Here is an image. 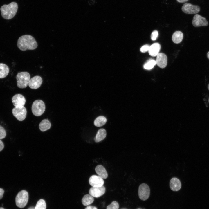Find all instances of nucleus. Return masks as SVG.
<instances>
[{"label":"nucleus","mask_w":209,"mask_h":209,"mask_svg":"<svg viewBox=\"0 0 209 209\" xmlns=\"http://www.w3.org/2000/svg\"><path fill=\"white\" fill-rule=\"evenodd\" d=\"M17 45L18 48L22 51L35 50L38 46L34 38L29 35L20 36L18 39Z\"/></svg>","instance_id":"obj_1"},{"label":"nucleus","mask_w":209,"mask_h":209,"mask_svg":"<svg viewBox=\"0 0 209 209\" xmlns=\"http://www.w3.org/2000/svg\"><path fill=\"white\" fill-rule=\"evenodd\" d=\"M18 8V4L15 2H12L8 5H3L0 8L2 17L7 20L12 19L16 14Z\"/></svg>","instance_id":"obj_2"},{"label":"nucleus","mask_w":209,"mask_h":209,"mask_svg":"<svg viewBox=\"0 0 209 209\" xmlns=\"http://www.w3.org/2000/svg\"><path fill=\"white\" fill-rule=\"evenodd\" d=\"M16 78L17 87L20 88H24L28 84L30 76L27 72H21L17 74Z\"/></svg>","instance_id":"obj_3"},{"label":"nucleus","mask_w":209,"mask_h":209,"mask_svg":"<svg viewBox=\"0 0 209 209\" xmlns=\"http://www.w3.org/2000/svg\"><path fill=\"white\" fill-rule=\"evenodd\" d=\"M28 194L27 191L22 190L19 192L15 197L17 206L20 208H24L28 203Z\"/></svg>","instance_id":"obj_4"},{"label":"nucleus","mask_w":209,"mask_h":209,"mask_svg":"<svg viewBox=\"0 0 209 209\" xmlns=\"http://www.w3.org/2000/svg\"><path fill=\"white\" fill-rule=\"evenodd\" d=\"M45 108V104L42 100H36L32 104V111L35 116H40L44 112Z\"/></svg>","instance_id":"obj_5"},{"label":"nucleus","mask_w":209,"mask_h":209,"mask_svg":"<svg viewBox=\"0 0 209 209\" xmlns=\"http://www.w3.org/2000/svg\"><path fill=\"white\" fill-rule=\"evenodd\" d=\"M182 11L186 14H196L200 11L199 6L194 5L190 3H186L183 5L181 8Z\"/></svg>","instance_id":"obj_6"},{"label":"nucleus","mask_w":209,"mask_h":209,"mask_svg":"<svg viewBox=\"0 0 209 209\" xmlns=\"http://www.w3.org/2000/svg\"><path fill=\"white\" fill-rule=\"evenodd\" d=\"M150 194V190L149 186L147 184L143 183L139 186L138 194L140 199L143 201L147 200Z\"/></svg>","instance_id":"obj_7"},{"label":"nucleus","mask_w":209,"mask_h":209,"mask_svg":"<svg viewBox=\"0 0 209 209\" xmlns=\"http://www.w3.org/2000/svg\"><path fill=\"white\" fill-rule=\"evenodd\" d=\"M13 116L19 121H22L26 118L27 114V110L23 106L21 107H15L12 110Z\"/></svg>","instance_id":"obj_8"},{"label":"nucleus","mask_w":209,"mask_h":209,"mask_svg":"<svg viewBox=\"0 0 209 209\" xmlns=\"http://www.w3.org/2000/svg\"><path fill=\"white\" fill-rule=\"evenodd\" d=\"M192 23L193 26L195 27L207 26L208 24V22L206 18L198 14H196L194 16Z\"/></svg>","instance_id":"obj_9"},{"label":"nucleus","mask_w":209,"mask_h":209,"mask_svg":"<svg viewBox=\"0 0 209 209\" xmlns=\"http://www.w3.org/2000/svg\"><path fill=\"white\" fill-rule=\"evenodd\" d=\"M12 101L15 107H21L24 106L26 100L23 95L20 94H17L12 97Z\"/></svg>","instance_id":"obj_10"},{"label":"nucleus","mask_w":209,"mask_h":209,"mask_svg":"<svg viewBox=\"0 0 209 209\" xmlns=\"http://www.w3.org/2000/svg\"><path fill=\"white\" fill-rule=\"evenodd\" d=\"M90 185L93 187H98L103 186L104 182L102 177L96 175L91 176L89 180Z\"/></svg>","instance_id":"obj_11"},{"label":"nucleus","mask_w":209,"mask_h":209,"mask_svg":"<svg viewBox=\"0 0 209 209\" xmlns=\"http://www.w3.org/2000/svg\"><path fill=\"white\" fill-rule=\"evenodd\" d=\"M105 190V188L104 186L98 187H92L90 189L89 193L93 197L98 198L103 195Z\"/></svg>","instance_id":"obj_12"},{"label":"nucleus","mask_w":209,"mask_h":209,"mask_svg":"<svg viewBox=\"0 0 209 209\" xmlns=\"http://www.w3.org/2000/svg\"><path fill=\"white\" fill-rule=\"evenodd\" d=\"M42 81V79L41 77L36 75L30 79L28 85L30 88L36 89L40 87Z\"/></svg>","instance_id":"obj_13"},{"label":"nucleus","mask_w":209,"mask_h":209,"mask_svg":"<svg viewBox=\"0 0 209 209\" xmlns=\"http://www.w3.org/2000/svg\"><path fill=\"white\" fill-rule=\"evenodd\" d=\"M167 57L165 54L159 53L157 56L156 60V64L160 68H165L167 65Z\"/></svg>","instance_id":"obj_14"},{"label":"nucleus","mask_w":209,"mask_h":209,"mask_svg":"<svg viewBox=\"0 0 209 209\" xmlns=\"http://www.w3.org/2000/svg\"><path fill=\"white\" fill-rule=\"evenodd\" d=\"M170 186L172 190L177 191L180 189L181 184L179 179L176 177H173L170 180Z\"/></svg>","instance_id":"obj_15"},{"label":"nucleus","mask_w":209,"mask_h":209,"mask_svg":"<svg viewBox=\"0 0 209 209\" xmlns=\"http://www.w3.org/2000/svg\"><path fill=\"white\" fill-rule=\"evenodd\" d=\"M161 48V46L158 43H154L149 46V53L152 56H156L159 53Z\"/></svg>","instance_id":"obj_16"},{"label":"nucleus","mask_w":209,"mask_h":209,"mask_svg":"<svg viewBox=\"0 0 209 209\" xmlns=\"http://www.w3.org/2000/svg\"><path fill=\"white\" fill-rule=\"evenodd\" d=\"M96 172L98 176L102 179H106L108 177L107 172L105 167L101 165H98L95 168Z\"/></svg>","instance_id":"obj_17"},{"label":"nucleus","mask_w":209,"mask_h":209,"mask_svg":"<svg viewBox=\"0 0 209 209\" xmlns=\"http://www.w3.org/2000/svg\"><path fill=\"white\" fill-rule=\"evenodd\" d=\"M107 133L105 130L103 128L99 129L94 138L96 143L99 142L103 140L106 137Z\"/></svg>","instance_id":"obj_18"},{"label":"nucleus","mask_w":209,"mask_h":209,"mask_svg":"<svg viewBox=\"0 0 209 209\" xmlns=\"http://www.w3.org/2000/svg\"><path fill=\"white\" fill-rule=\"evenodd\" d=\"M9 69L6 64L0 63V78H3L6 77L8 74Z\"/></svg>","instance_id":"obj_19"},{"label":"nucleus","mask_w":209,"mask_h":209,"mask_svg":"<svg viewBox=\"0 0 209 209\" xmlns=\"http://www.w3.org/2000/svg\"><path fill=\"white\" fill-rule=\"evenodd\" d=\"M51 123L48 119H44L42 120L39 125L40 130L42 131H45L51 128Z\"/></svg>","instance_id":"obj_20"},{"label":"nucleus","mask_w":209,"mask_h":209,"mask_svg":"<svg viewBox=\"0 0 209 209\" xmlns=\"http://www.w3.org/2000/svg\"><path fill=\"white\" fill-rule=\"evenodd\" d=\"M183 38V33L179 31L174 32L172 36V40L175 44H179L182 41Z\"/></svg>","instance_id":"obj_21"},{"label":"nucleus","mask_w":209,"mask_h":209,"mask_svg":"<svg viewBox=\"0 0 209 209\" xmlns=\"http://www.w3.org/2000/svg\"><path fill=\"white\" fill-rule=\"evenodd\" d=\"M94 199L91 195L87 194L85 195L82 199V202L84 206L89 205L93 202Z\"/></svg>","instance_id":"obj_22"},{"label":"nucleus","mask_w":209,"mask_h":209,"mask_svg":"<svg viewBox=\"0 0 209 209\" xmlns=\"http://www.w3.org/2000/svg\"><path fill=\"white\" fill-rule=\"evenodd\" d=\"M107 121L106 118L104 116H100L97 117L94 122L95 126L99 127L104 125Z\"/></svg>","instance_id":"obj_23"},{"label":"nucleus","mask_w":209,"mask_h":209,"mask_svg":"<svg viewBox=\"0 0 209 209\" xmlns=\"http://www.w3.org/2000/svg\"><path fill=\"white\" fill-rule=\"evenodd\" d=\"M156 64V61L152 59L148 60L144 64V68L147 70H150L152 69Z\"/></svg>","instance_id":"obj_24"},{"label":"nucleus","mask_w":209,"mask_h":209,"mask_svg":"<svg viewBox=\"0 0 209 209\" xmlns=\"http://www.w3.org/2000/svg\"><path fill=\"white\" fill-rule=\"evenodd\" d=\"M35 208V209H46V205L45 200L43 199L39 200Z\"/></svg>","instance_id":"obj_25"},{"label":"nucleus","mask_w":209,"mask_h":209,"mask_svg":"<svg viewBox=\"0 0 209 209\" xmlns=\"http://www.w3.org/2000/svg\"><path fill=\"white\" fill-rule=\"evenodd\" d=\"M119 208V205L118 203L116 201H113L107 206V209H118Z\"/></svg>","instance_id":"obj_26"},{"label":"nucleus","mask_w":209,"mask_h":209,"mask_svg":"<svg viewBox=\"0 0 209 209\" xmlns=\"http://www.w3.org/2000/svg\"><path fill=\"white\" fill-rule=\"evenodd\" d=\"M6 135V132L5 129L0 125V139L4 138Z\"/></svg>","instance_id":"obj_27"},{"label":"nucleus","mask_w":209,"mask_h":209,"mask_svg":"<svg viewBox=\"0 0 209 209\" xmlns=\"http://www.w3.org/2000/svg\"><path fill=\"white\" fill-rule=\"evenodd\" d=\"M158 35V32L156 30L153 31L151 35V39L152 40L154 41L156 39Z\"/></svg>","instance_id":"obj_28"},{"label":"nucleus","mask_w":209,"mask_h":209,"mask_svg":"<svg viewBox=\"0 0 209 209\" xmlns=\"http://www.w3.org/2000/svg\"><path fill=\"white\" fill-rule=\"evenodd\" d=\"M149 46L148 44H146L142 46L140 48V51L143 53H145L148 51Z\"/></svg>","instance_id":"obj_29"},{"label":"nucleus","mask_w":209,"mask_h":209,"mask_svg":"<svg viewBox=\"0 0 209 209\" xmlns=\"http://www.w3.org/2000/svg\"><path fill=\"white\" fill-rule=\"evenodd\" d=\"M4 192V191L3 189L0 188V199L2 198Z\"/></svg>","instance_id":"obj_30"},{"label":"nucleus","mask_w":209,"mask_h":209,"mask_svg":"<svg viewBox=\"0 0 209 209\" xmlns=\"http://www.w3.org/2000/svg\"><path fill=\"white\" fill-rule=\"evenodd\" d=\"M85 209H97V208L95 206L88 205L85 208Z\"/></svg>","instance_id":"obj_31"},{"label":"nucleus","mask_w":209,"mask_h":209,"mask_svg":"<svg viewBox=\"0 0 209 209\" xmlns=\"http://www.w3.org/2000/svg\"><path fill=\"white\" fill-rule=\"evenodd\" d=\"M4 147V145L3 142L0 140V151H1L3 149Z\"/></svg>","instance_id":"obj_32"},{"label":"nucleus","mask_w":209,"mask_h":209,"mask_svg":"<svg viewBox=\"0 0 209 209\" xmlns=\"http://www.w3.org/2000/svg\"><path fill=\"white\" fill-rule=\"evenodd\" d=\"M179 3H183L188 1L189 0H176Z\"/></svg>","instance_id":"obj_33"},{"label":"nucleus","mask_w":209,"mask_h":209,"mask_svg":"<svg viewBox=\"0 0 209 209\" xmlns=\"http://www.w3.org/2000/svg\"><path fill=\"white\" fill-rule=\"evenodd\" d=\"M28 209H35V208L33 206H31L28 208Z\"/></svg>","instance_id":"obj_34"},{"label":"nucleus","mask_w":209,"mask_h":209,"mask_svg":"<svg viewBox=\"0 0 209 209\" xmlns=\"http://www.w3.org/2000/svg\"><path fill=\"white\" fill-rule=\"evenodd\" d=\"M207 56L208 59H209V51L207 53Z\"/></svg>","instance_id":"obj_35"},{"label":"nucleus","mask_w":209,"mask_h":209,"mask_svg":"<svg viewBox=\"0 0 209 209\" xmlns=\"http://www.w3.org/2000/svg\"><path fill=\"white\" fill-rule=\"evenodd\" d=\"M208 89L209 90V84L208 85Z\"/></svg>","instance_id":"obj_36"},{"label":"nucleus","mask_w":209,"mask_h":209,"mask_svg":"<svg viewBox=\"0 0 209 209\" xmlns=\"http://www.w3.org/2000/svg\"><path fill=\"white\" fill-rule=\"evenodd\" d=\"M0 209H5L2 207H0Z\"/></svg>","instance_id":"obj_37"},{"label":"nucleus","mask_w":209,"mask_h":209,"mask_svg":"<svg viewBox=\"0 0 209 209\" xmlns=\"http://www.w3.org/2000/svg\"><path fill=\"white\" fill-rule=\"evenodd\" d=\"M137 209H141L140 208H138Z\"/></svg>","instance_id":"obj_38"},{"label":"nucleus","mask_w":209,"mask_h":209,"mask_svg":"<svg viewBox=\"0 0 209 209\" xmlns=\"http://www.w3.org/2000/svg\"><path fill=\"white\" fill-rule=\"evenodd\" d=\"M208 101H209V100H208Z\"/></svg>","instance_id":"obj_39"}]
</instances>
